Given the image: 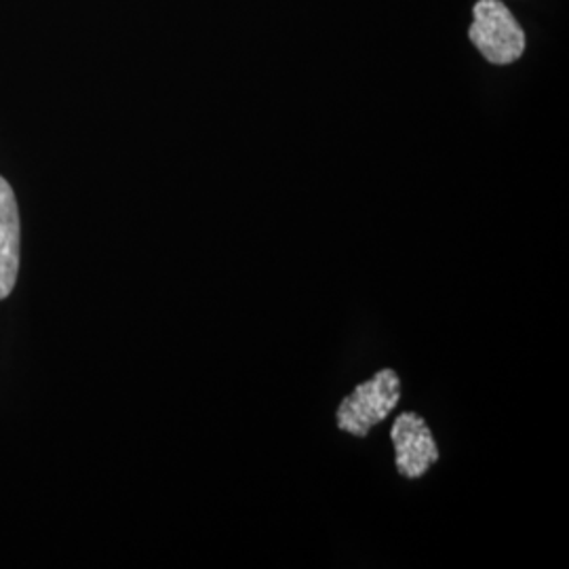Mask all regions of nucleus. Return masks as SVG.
<instances>
[{
    "mask_svg": "<svg viewBox=\"0 0 569 569\" xmlns=\"http://www.w3.org/2000/svg\"><path fill=\"white\" fill-rule=\"evenodd\" d=\"M468 39L493 66H509L526 53V30L502 0H477Z\"/></svg>",
    "mask_w": 569,
    "mask_h": 569,
    "instance_id": "1",
    "label": "nucleus"
},
{
    "mask_svg": "<svg viewBox=\"0 0 569 569\" xmlns=\"http://www.w3.org/2000/svg\"><path fill=\"white\" fill-rule=\"evenodd\" d=\"M401 401V380L395 369L378 371L369 382L355 388L338 407V428L352 437H367L369 430L385 422Z\"/></svg>",
    "mask_w": 569,
    "mask_h": 569,
    "instance_id": "2",
    "label": "nucleus"
},
{
    "mask_svg": "<svg viewBox=\"0 0 569 569\" xmlns=\"http://www.w3.org/2000/svg\"><path fill=\"white\" fill-rule=\"evenodd\" d=\"M390 439L397 453V470L407 479H420L439 462V448L422 416L407 411L395 420Z\"/></svg>",
    "mask_w": 569,
    "mask_h": 569,
    "instance_id": "3",
    "label": "nucleus"
},
{
    "mask_svg": "<svg viewBox=\"0 0 569 569\" xmlns=\"http://www.w3.org/2000/svg\"><path fill=\"white\" fill-rule=\"evenodd\" d=\"M20 207L11 183L0 176V302L11 296L20 274Z\"/></svg>",
    "mask_w": 569,
    "mask_h": 569,
    "instance_id": "4",
    "label": "nucleus"
}]
</instances>
